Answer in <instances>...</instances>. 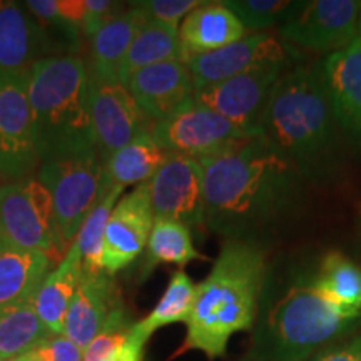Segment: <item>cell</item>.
Masks as SVG:
<instances>
[{
    "label": "cell",
    "mask_w": 361,
    "mask_h": 361,
    "mask_svg": "<svg viewBox=\"0 0 361 361\" xmlns=\"http://www.w3.org/2000/svg\"><path fill=\"white\" fill-rule=\"evenodd\" d=\"M204 226L228 241H255L300 200L305 180L263 134L201 157Z\"/></svg>",
    "instance_id": "cell-1"
},
{
    "label": "cell",
    "mask_w": 361,
    "mask_h": 361,
    "mask_svg": "<svg viewBox=\"0 0 361 361\" xmlns=\"http://www.w3.org/2000/svg\"><path fill=\"white\" fill-rule=\"evenodd\" d=\"M266 276L264 251L258 243L226 241L209 274L196 284L186 338L176 356L192 350L209 360L224 356L229 340L251 329L258 318Z\"/></svg>",
    "instance_id": "cell-2"
},
{
    "label": "cell",
    "mask_w": 361,
    "mask_h": 361,
    "mask_svg": "<svg viewBox=\"0 0 361 361\" xmlns=\"http://www.w3.org/2000/svg\"><path fill=\"white\" fill-rule=\"evenodd\" d=\"M250 356L255 361H308L361 322V313L319 290L314 271L290 274L269 296L263 291Z\"/></svg>",
    "instance_id": "cell-3"
},
{
    "label": "cell",
    "mask_w": 361,
    "mask_h": 361,
    "mask_svg": "<svg viewBox=\"0 0 361 361\" xmlns=\"http://www.w3.org/2000/svg\"><path fill=\"white\" fill-rule=\"evenodd\" d=\"M259 130L305 179H319L331 169L338 123L324 90L319 62L284 72L271 92Z\"/></svg>",
    "instance_id": "cell-4"
},
{
    "label": "cell",
    "mask_w": 361,
    "mask_h": 361,
    "mask_svg": "<svg viewBox=\"0 0 361 361\" xmlns=\"http://www.w3.org/2000/svg\"><path fill=\"white\" fill-rule=\"evenodd\" d=\"M29 104L40 162L96 151L85 59L54 56L29 69Z\"/></svg>",
    "instance_id": "cell-5"
},
{
    "label": "cell",
    "mask_w": 361,
    "mask_h": 361,
    "mask_svg": "<svg viewBox=\"0 0 361 361\" xmlns=\"http://www.w3.org/2000/svg\"><path fill=\"white\" fill-rule=\"evenodd\" d=\"M35 176L51 196L59 234L69 247L90 211L109 192L104 162L97 152L59 157L40 162Z\"/></svg>",
    "instance_id": "cell-6"
},
{
    "label": "cell",
    "mask_w": 361,
    "mask_h": 361,
    "mask_svg": "<svg viewBox=\"0 0 361 361\" xmlns=\"http://www.w3.org/2000/svg\"><path fill=\"white\" fill-rule=\"evenodd\" d=\"M0 234L54 263L69 250L59 234L51 196L35 174L0 186Z\"/></svg>",
    "instance_id": "cell-7"
},
{
    "label": "cell",
    "mask_w": 361,
    "mask_h": 361,
    "mask_svg": "<svg viewBox=\"0 0 361 361\" xmlns=\"http://www.w3.org/2000/svg\"><path fill=\"white\" fill-rule=\"evenodd\" d=\"M361 2L356 0H303L293 2L279 25V39L313 52L340 51L358 37Z\"/></svg>",
    "instance_id": "cell-8"
},
{
    "label": "cell",
    "mask_w": 361,
    "mask_h": 361,
    "mask_svg": "<svg viewBox=\"0 0 361 361\" xmlns=\"http://www.w3.org/2000/svg\"><path fill=\"white\" fill-rule=\"evenodd\" d=\"M39 166L29 104V72H0V174L4 183L34 176Z\"/></svg>",
    "instance_id": "cell-9"
},
{
    "label": "cell",
    "mask_w": 361,
    "mask_h": 361,
    "mask_svg": "<svg viewBox=\"0 0 361 361\" xmlns=\"http://www.w3.org/2000/svg\"><path fill=\"white\" fill-rule=\"evenodd\" d=\"M87 75L96 151L104 162L139 134L151 133L154 123L144 114L119 79L106 78L89 69Z\"/></svg>",
    "instance_id": "cell-10"
},
{
    "label": "cell",
    "mask_w": 361,
    "mask_h": 361,
    "mask_svg": "<svg viewBox=\"0 0 361 361\" xmlns=\"http://www.w3.org/2000/svg\"><path fill=\"white\" fill-rule=\"evenodd\" d=\"M151 134L164 151L192 156L196 159L216 154L224 147L250 137L192 97L173 114L154 123Z\"/></svg>",
    "instance_id": "cell-11"
},
{
    "label": "cell",
    "mask_w": 361,
    "mask_h": 361,
    "mask_svg": "<svg viewBox=\"0 0 361 361\" xmlns=\"http://www.w3.org/2000/svg\"><path fill=\"white\" fill-rule=\"evenodd\" d=\"M286 66H264L192 92V99L233 123L247 135L261 134V119Z\"/></svg>",
    "instance_id": "cell-12"
},
{
    "label": "cell",
    "mask_w": 361,
    "mask_h": 361,
    "mask_svg": "<svg viewBox=\"0 0 361 361\" xmlns=\"http://www.w3.org/2000/svg\"><path fill=\"white\" fill-rule=\"evenodd\" d=\"M154 219H171L191 231L204 226L202 169L200 159L169 152L147 183Z\"/></svg>",
    "instance_id": "cell-13"
},
{
    "label": "cell",
    "mask_w": 361,
    "mask_h": 361,
    "mask_svg": "<svg viewBox=\"0 0 361 361\" xmlns=\"http://www.w3.org/2000/svg\"><path fill=\"white\" fill-rule=\"evenodd\" d=\"M291 52L281 39L269 34H250L218 51L201 54L186 62L194 90L223 82L264 66H288Z\"/></svg>",
    "instance_id": "cell-14"
},
{
    "label": "cell",
    "mask_w": 361,
    "mask_h": 361,
    "mask_svg": "<svg viewBox=\"0 0 361 361\" xmlns=\"http://www.w3.org/2000/svg\"><path fill=\"white\" fill-rule=\"evenodd\" d=\"M154 224L147 183L124 194L107 221L102 245V271L114 276L146 250Z\"/></svg>",
    "instance_id": "cell-15"
},
{
    "label": "cell",
    "mask_w": 361,
    "mask_h": 361,
    "mask_svg": "<svg viewBox=\"0 0 361 361\" xmlns=\"http://www.w3.org/2000/svg\"><path fill=\"white\" fill-rule=\"evenodd\" d=\"M126 89L152 123L173 114L192 97L194 87L186 62L166 61L134 72Z\"/></svg>",
    "instance_id": "cell-16"
},
{
    "label": "cell",
    "mask_w": 361,
    "mask_h": 361,
    "mask_svg": "<svg viewBox=\"0 0 361 361\" xmlns=\"http://www.w3.org/2000/svg\"><path fill=\"white\" fill-rule=\"evenodd\" d=\"M57 56L24 2L0 0V72H29L35 62Z\"/></svg>",
    "instance_id": "cell-17"
},
{
    "label": "cell",
    "mask_w": 361,
    "mask_h": 361,
    "mask_svg": "<svg viewBox=\"0 0 361 361\" xmlns=\"http://www.w3.org/2000/svg\"><path fill=\"white\" fill-rule=\"evenodd\" d=\"M121 305V291L112 274L106 271H82L67 313L64 335L84 350Z\"/></svg>",
    "instance_id": "cell-18"
},
{
    "label": "cell",
    "mask_w": 361,
    "mask_h": 361,
    "mask_svg": "<svg viewBox=\"0 0 361 361\" xmlns=\"http://www.w3.org/2000/svg\"><path fill=\"white\" fill-rule=\"evenodd\" d=\"M322 78L338 126L361 134V34L319 62Z\"/></svg>",
    "instance_id": "cell-19"
},
{
    "label": "cell",
    "mask_w": 361,
    "mask_h": 361,
    "mask_svg": "<svg viewBox=\"0 0 361 361\" xmlns=\"http://www.w3.org/2000/svg\"><path fill=\"white\" fill-rule=\"evenodd\" d=\"M184 62L246 37L247 30L223 2H202L179 25Z\"/></svg>",
    "instance_id": "cell-20"
},
{
    "label": "cell",
    "mask_w": 361,
    "mask_h": 361,
    "mask_svg": "<svg viewBox=\"0 0 361 361\" xmlns=\"http://www.w3.org/2000/svg\"><path fill=\"white\" fill-rule=\"evenodd\" d=\"M82 252L74 239L64 258L49 271L34 296L35 313L51 335H64L66 318L82 278Z\"/></svg>",
    "instance_id": "cell-21"
},
{
    "label": "cell",
    "mask_w": 361,
    "mask_h": 361,
    "mask_svg": "<svg viewBox=\"0 0 361 361\" xmlns=\"http://www.w3.org/2000/svg\"><path fill=\"white\" fill-rule=\"evenodd\" d=\"M52 264L47 255L24 250L0 234V310L34 300Z\"/></svg>",
    "instance_id": "cell-22"
},
{
    "label": "cell",
    "mask_w": 361,
    "mask_h": 361,
    "mask_svg": "<svg viewBox=\"0 0 361 361\" xmlns=\"http://www.w3.org/2000/svg\"><path fill=\"white\" fill-rule=\"evenodd\" d=\"M147 20L146 12L133 2L130 7L124 8L119 16L107 22L89 40V59L85 61L87 69L106 78L119 79L117 74L126 54Z\"/></svg>",
    "instance_id": "cell-23"
},
{
    "label": "cell",
    "mask_w": 361,
    "mask_h": 361,
    "mask_svg": "<svg viewBox=\"0 0 361 361\" xmlns=\"http://www.w3.org/2000/svg\"><path fill=\"white\" fill-rule=\"evenodd\" d=\"M168 154L169 152L154 141L151 133L139 134L104 161L106 189L111 191L114 188H137L149 183Z\"/></svg>",
    "instance_id": "cell-24"
},
{
    "label": "cell",
    "mask_w": 361,
    "mask_h": 361,
    "mask_svg": "<svg viewBox=\"0 0 361 361\" xmlns=\"http://www.w3.org/2000/svg\"><path fill=\"white\" fill-rule=\"evenodd\" d=\"M192 261H207V256L196 250L191 229L178 221L154 219L142 259L141 279L151 276L152 271L161 264L183 268Z\"/></svg>",
    "instance_id": "cell-25"
},
{
    "label": "cell",
    "mask_w": 361,
    "mask_h": 361,
    "mask_svg": "<svg viewBox=\"0 0 361 361\" xmlns=\"http://www.w3.org/2000/svg\"><path fill=\"white\" fill-rule=\"evenodd\" d=\"M166 61L184 62L178 30L147 20V24L139 30L134 42L130 44L117 78L124 84L134 72Z\"/></svg>",
    "instance_id": "cell-26"
},
{
    "label": "cell",
    "mask_w": 361,
    "mask_h": 361,
    "mask_svg": "<svg viewBox=\"0 0 361 361\" xmlns=\"http://www.w3.org/2000/svg\"><path fill=\"white\" fill-rule=\"evenodd\" d=\"M51 336L35 313L34 300L0 310V361H16Z\"/></svg>",
    "instance_id": "cell-27"
},
{
    "label": "cell",
    "mask_w": 361,
    "mask_h": 361,
    "mask_svg": "<svg viewBox=\"0 0 361 361\" xmlns=\"http://www.w3.org/2000/svg\"><path fill=\"white\" fill-rule=\"evenodd\" d=\"M194 295H196V284L188 276L186 271L178 269L171 276L154 310L141 322L134 323L133 333L147 343L157 329L173 323H186L192 308Z\"/></svg>",
    "instance_id": "cell-28"
},
{
    "label": "cell",
    "mask_w": 361,
    "mask_h": 361,
    "mask_svg": "<svg viewBox=\"0 0 361 361\" xmlns=\"http://www.w3.org/2000/svg\"><path fill=\"white\" fill-rule=\"evenodd\" d=\"M316 284L329 300L361 313V266L340 251L328 252L314 271Z\"/></svg>",
    "instance_id": "cell-29"
},
{
    "label": "cell",
    "mask_w": 361,
    "mask_h": 361,
    "mask_svg": "<svg viewBox=\"0 0 361 361\" xmlns=\"http://www.w3.org/2000/svg\"><path fill=\"white\" fill-rule=\"evenodd\" d=\"M124 188L111 189L97 206L90 211L87 219L84 221L82 228L79 229L78 245L82 252V268L84 271H102V245H104V233H106L107 221L111 218L112 209L117 204V201L123 197Z\"/></svg>",
    "instance_id": "cell-30"
},
{
    "label": "cell",
    "mask_w": 361,
    "mask_h": 361,
    "mask_svg": "<svg viewBox=\"0 0 361 361\" xmlns=\"http://www.w3.org/2000/svg\"><path fill=\"white\" fill-rule=\"evenodd\" d=\"M27 11L34 16L57 56H79L82 34L79 27L67 22L56 7V0H27Z\"/></svg>",
    "instance_id": "cell-31"
},
{
    "label": "cell",
    "mask_w": 361,
    "mask_h": 361,
    "mask_svg": "<svg viewBox=\"0 0 361 361\" xmlns=\"http://www.w3.org/2000/svg\"><path fill=\"white\" fill-rule=\"evenodd\" d=\"M133 328L134 322L128 308L124 303L117 306L96 338L84 348V361H111L129 338Z\"/></svg>",
    "instance_id": "cell-32"
},
{
    "label": "cell",
    "mask_w": 361,
    "mask_h": 361,
    "mask_svg": "<svg viewBox=\"0 0 361 361\" xmlns=\"http://www.w3.org/2000/svg\"><path fill=\"white\" fill-rule=\"evenodd\" d=\"M223 4L238 17L246 30L256 32L281 25L293 7V2L284 0H228Z\"/></svg>",
    "instance_id": "cell-33"
},
{
    "label": "cell",
    "mask_w": 361,
    "mask_h": 361,
    "mask_svg": "<svg viewBox=\"0 0 361 361\" xmlns=\"http://www.w3.org/2000/svg\"><path fill=\"white\" fill-rule=\"evenodd\" d=\"M134 4L146 12L149 20L179 30L180 22L202 2L200 0H142V2Z\"/></svg>",
    "instance_id": "cell-34"
},
{
    "label": "cell",
    "mask_w": 361,
    "mask_h": 361,
    "mask_svg": "<svg viewBox=\"0 0 361 361\" xmlns=\"http://www.w3.org/2000/svg\"><path fill=\"white\" fill-rule=\"evenodd\" d=\"M17 361H84V350L66 335H51Z\"/></svg>",
    "instance_id": "cell-35"
},
{
    "label": "cell",
    "mask_w": 361,
    "mask_h": 361,
    "mask_svg": "<svg viewBox=\"0 0 361 361\" xmlns=\"http://www.w3.org/2000/svg\"><path fill=\"white\" fill-rule=\"evenodd\" d=\"M123 4L111 2V0H85V16L80 24V34L84 40H89L96 35L104 25L116 16L123 12Z\"/></svg>",
    "instance_id": "cell-36"
},
{
    "label": "cell",
    "mask_w": 361,
    "mask_h": 361,
    "mask_svg": "<svg viewBox=\"0 0 361 361\" xmlns=\"http://www.w3.org/2000/svg\"><path fill=\"white\" fill-rule=\"evenodd\" d=\"M308 361H361V335L331 343Z\"/></svg>",
    "instance_id": "cell-37"
},
{
    "label": "cell",
    "mask_w": 361,
    "mask_h": 361,
    "mask_svg": "<svg viewBox=\"0 0 361 361\" xmlns=\"http://www.w3.org/2000/svg\"><path fill=\"white\" fill-rule=\"evenodd\" d=\"M147 343L135 336L133 331L121 350L112 356L111 361H144V350H146Z\"/></svg>",
    "instance_id": "cell-38"
},
{
    "label": "cell",
    "mask_w": 361,
    "mask_h": 361,
    "mask_svg": "<svg viewBox=\"0 0 361 361\" xmlns=\"http://www.w3.org/2000/svg\"><path fill=\"white\" fill-rule=\"evenodd\" d=\"M56 7L67 22L80 29L85 16V0H56Z\"/></svg>",
    "instance_id": "cell-39"
},
{
    "label": "cell",
    "mask_w": 361,
    "mask_h": 361,
    "mask_svg": "<svg viewBox=\"0 0 361 361\" xmlns=\"http://www.w3.org/2000/svg\"><path fill=\"white\" fill-rule=\"evenodd\" d=\"M4 184V179H2V174H0V186H2Z\"/></svg>",
    "instance_id": "cell-40"
},
{
    "label": "cell",
    "mask_w": 361,
    "mask_h": 361,
    "mask_svg": "<svg viewBox=\"0 0 361 361\" xmlns=\"http://www.w3.org/2000/svg\"><path fill=\"white\" fill-rule=\"evenodd\" d=\"M241 361H255V360H251V358H246V360H241Z\"/></svg>",
    "instance_id": "cell-41"
},
{
    "label": "cell",
    "mask_w": 361,
    "mask_h": 361,
    "mask_svg": "<svg viewBox=\"0 0 361 361\" xmlns=\"http://www.w3.org/2000/svg\"><path fill=\"white\" fill-rule=\"evenodd\" d=\"M16 361H17V360H16Z\"/></svg>",
    "instance_id": "cell-42"
}]
</instances>
